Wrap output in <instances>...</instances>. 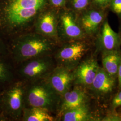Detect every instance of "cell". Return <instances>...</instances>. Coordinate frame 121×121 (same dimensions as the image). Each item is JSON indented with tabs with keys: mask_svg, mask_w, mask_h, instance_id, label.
<instances>
[{
	"mask_svg": "<svg viewBox=\"0 0 121 121\" xmlns=\"http://www.w3.org/2000/svg\"><path fill=\"white\" fill-rule=\"evenodd\" d=\"M48 0H0V37L8 44L20 35L33 31Z\"/></svg>",
	"mask_w": 121,
	"mask_h": 121,
	"instance_id": "obj_1",
	"label": "cell"
},
{
	"mask_svg": "<svg viewBox=\"0 0 121 121\" xmlns=\"http://www.w3.org/2000/svg\"><path fill=\"white\" fill-rule=\"evenodd\" d=\"M58 42L33 31L13 39L8 44L9 56L16 63L49 55Z\"/></svg>",
	"mask_w": 121,
	"mask_h": 121,
	"instance_id": "obj_2",
	"label": "cell"
},
{
	"mask_svg": "<svg viewBox=\"0 0 121 121\" xmlns=\"http://www.w3.org/2000/svg\"><path fill=\"white\" fill-rule=\"evenodd\" d=\"M25 91L26 88L22 83L14 82L0 91V108L3 121L16 120L22 116Z\"/></svg>",
	"mask_w": 121,
	"mask_h": 121,
	"instance_id": "obj_3",
	"label": "cell"
},
{
	"mask_svg": "<svg viewBox=\"0 0 121 121\" xmlns=\"http://www.w3.org/2000/svg\"><path fill=\"white\" fill-rule=\"evenodd\" d=\"M60 98L46 81L35 82L26 88L25 99L29 107L57 111Z\"/></svg>",
	"mask_w": 121,
	"mask_h": 121,
	"instance_id": "obj_4",
	"label": "cell"
},
{
	"mask_svg": "<svg viewBox=\"0 0 121 121\" xmlns=\"http://www.w3.org/2000/svg\"><path fill=\"white\" fill-rule=\"evenodd\" d=\"M57 31L60 43L88 38L80 25L78 13L68 7L59 10Z\"/></svg>",
	"mask_w": 121,
	"mask_h": 121,
	"instance_id": "obj_5",
	"label": "cell"
},
{
	"mask_svg": "<svg viewBox=\"0 0 121 121\" xmlns=\"http://www.w3.org/2000/svg\"><path fill=\"white\" fill-rule=\"evenodd\" d=\"M87 39L62 43L63 44L57 50L55 56L59 65L70 69L75 68L89 49Z\"/></svg>",
	"mask_w": 121,
	"mask_h": 121,
	"instance_id": "obj_6",
	"label": "cell"
},
{
	"mask_svg": "<svg viewBox=\"0 0 121 121\" xmlns=\"http://www.w3.org/2000/svg\"><path fill=\"white\" fill-rule=\"evenodd\" d=\"M19 73L29 80H37L48 77L54 68L52 57L48 55L39 56L24 62Z\"/></svg>",
	"mask_w": 121,
	"mask_h": 121,
	"instance_id": "obj_7",
	"label": "cell"
},
{
	"mask_svg": "<svg viewBox=\"0 0 121 121\" xmlns=\"http://www.w3.org/2000/svg\"><path fill=\"white\" fill-rule=\"evenodd\" d=\"M59 10L50 5L43 9L36 18L33 31L60 43L57 31Z\"/></svg>",
	"mask_w": 121,
	"mask_h": 121,
	"instance_id": "obj_8",
	"label": "cell"
},
{
	"mask_svg": "<svg viewBox=\"0 0 121 121\" xmlns=\"http://www.w3.org/2000/svg\"><path fill=\"white\" fill-rule=\"evenodd\" d=\"M107 9L97 8L91 4L89 7L77 13L79 21L88 38L95 37L104 20Z\"/></svg>",
	"mask_w": 121,
	"mask_h": 121,
	"instance_id": "obj_9",
	"label": "cell"
},
{
	"mask_svg": "<svg viewBox=\"0 0 121 121\" xmlns=\"http://www.w3.org/2000/svg\"><path fill=\"white\" fill-rule=\"evenodd\" d=\"M52 89L60 96L69 90L74 81L71 69L59 65L54 68L46 80Z\"/></svg>",
	"mask_w": 121,
	"mask_h": 121,
	"instance_id": "obj_10",
	"label": "cell"
},
{
	"mask_svg": "<svg viewBox=\"0 0 121 121\" xmlns=\"http://www.w3.org/2000/svg\"><path fill=\"white\" fill-rule=\"evenodd\" d=\"M95 37L98 47L103 52L120 49L121 45L120 36L112 30L107 18L100 26Z\"/></svg>",
	"mask_w": 121,
	"mask_h": 121,
	"instance_id": "obj_11",
	"label": "cell"
},
{
	"mask_svg": "<svg viewBox=\"0 0 121 121\" xmlns=\"http://www.w3.org/2000/svg\"><path fill=\"white\" fill-rule=\"evenodd\" d=\"M82 86L77 85L60 96L57 112L60 117L64 112L86 104L87 96Z\"/></svg>",
	"mask_w": 121,
	"mask_h": 121,
	"instance_id": "obj_12",
	"label": "cell"
},
{
	"mask_svg": "<svg viewBox=\"0 0 121 121\" xmlns=\"http://www.w3.org/2000/svg\"><path fill=\"white\" fill-rule=\"evenodd\" d=\"M99 67L97 61L94 58L83 60L78 64L73 72V82L80 86H90Z\"/></svg>",
	"mask_w": 121,
	"mask_h": 121,
	"instance_id": "obj_13",
	"label": "cell"
},
{
	"mask_svg": "<svg viewBox=\"0 0 121 121\" xmlns=\"http://www.w3.org/2000/svg\"><path fill=\"white\" fill-rule=\"evenodd\" d=\"M115 85V78L99 67L97 73L90 87L95 93L104 95L111 92Z\"/></svg>",
	"mask_w": 121,
	"mask_h": 121,
	"instance_id": "obj_14",
	"label": "cell"
},
{
	"mask_svg": "<svg viewBox=\"0 0 121 121\" xmlns=\"http://www.w3.org/2000/svg\"><path fill=\"white\" fill-rule=\"evenodd\" d=\"M121 62V52L119 50L103 52L102 63L104 70L116 78Z\"/></svg>",
	"mask_w": 121,
	"mask_h": 121,
	"instance_id": "obj_15",
	"label": "cell"
},
{
	"mask_svg": "<svg viewBox=\"0 0 121 121\" xmlns=\"http://www.w3.org/2000/svg\"><path fill=\"white\" fill-rule=\"evenodd\" d=\"M9 56L0 57V92L14 82V74Z\"/></svg>",
	"mask_w": 121,
	"mask_h": 121,
	"instance_id": "obj_16",
	"label": "cell"
},
{
	"mask_svg": "<svg viewBox=\"0 0 121 121\" xmlns=\"http://www.w3.org/2000/svg\"><path fill=\"white\" fill-rule=\"evenodd\" d=\"M50 112L44 108L29 107L24 108L22 119L25 121H53L54 118Z\"/></svg>",
	"mask_w": 121,
	"mask_h": 121,
	"instance_id": "obj_17",
	"label": "cell"
},
{
	"mask_svg": "<svg viewBox=\"0 0 121 121\" xmlns=\"http://www.w3.org/2000/svg\"><path fill=\"white\" fill-rule=\"evenodd\" d=\"M63 121H86L90 120L91 112L86 104L64 112L60 117Z\"/></svg>",
	"mask_w": 121,
	"mask_h": 121,
	"instance_id": "obj_18",
	"label": "cell"
},
{
	"mask_svg": "<svg viewBox=\"0 0 121 121\" xmlns=\"http://www.w3.org/2000/svg\"><path fill=\"white\" fill-rule=\"evenodd\" d=\"M91 5V0H69L67 7L77 13H79Z\"/></svg>",
	"mask_w": 121,
	"mask_h": 121,
	"instance_id": "obj_19",
	"label": "cell"
},
{
	"mask_svg": "<svg viewBox=\"0 0 121 121\" xmlns=\"http://www.w3.org/2000/svg\"><path fill=\"white\" fill-rule=\"evenodd\" d=\"M108 9L121 19V0H111Z\"/></svg>",
	"mask_w": 121,
	"mask_h": 121,
	"instance_id": "obj_20",
	"label": "cell"
},
{
	"mask_svg": "<svg viewBox=\"0 0 121 121\" xmlns=\"http://www.w3.org/2000/svg\"><path fill=\"white\" fill-rule=\"evenodd\" d=\"M69 0H48L50 6L55 8L60 9L67 7Z\"/></svg>",
	"mask_w": 121,
	"mask_h": 121,
	"instance_id": "obj_21",
	"label": "cell"
},
{
	"mask_svg": "<svg viewBox=\"0 0 121 121\" xmlns=\"http://www.w3.org/2000/svg\"><path fill=\"white\" fill-rule=\"evenodd\" d=\"M111 0H91V4L97 8L107 9Z\"/></svg>",
	"mask_w": 121,
	"mask_h": 121,
	"instance_id": "obj_22",
	"label": "cell"
},
{
	"mask_svg": "<svg viewBox=\"0 0 121 121\" xmlns=\"http://www.w3.org/2000/svg\"><path fill=\"white\" fill-rule=\"evenodd\" d=\"M9 56V53L8 45L0 37V57Z\"/></svg>",
	"mask_w": 121,
	"mask_h": 121,
	"instance_id": "obj_23",
	"label": "cell"
},
{
	"mask_svg": "<svg viewBox=\"0 0 121 121\" xmlns=\"http://www.w3.org/2000/svg\"><path fill=\"white\" fill-rule=\"evenodd\" d=\"M121 106V91L117 93L113 98L112 106L113 109Z\"/></svg>",
	"mask_w": 121,
	"mask_h": 121,
	"instance_id": "obj_24",
	"label": "cell"
},
{
	"mask_svg": "<svg viewBox=\"0 0 121 121\" xmlns=\"http://www.w3.org/2000/svg\"><path fill=\"white\" fill-rule=\"evenodd\" d=\"M117 76L118 77V86H119V88L121 90V62L118 69Z\"/></svg>",
	"mask_w": 121,
	"mask_h": 121,
	"instance_id": "obj_25",
	"label": "cell"
},
{
	"mask_svg": "<svg viewBox=\"0 0 121 121\" xmlns=\"http://www.w3.org/2000/svg\"><path fill=\"white\" fill-rule=\"evenodd\" d=\"M0 121H3V118L1 116V108H0Z\"/></svg>",
	"mask_w": 121,
	"mask_h": 121,
	"instance_id": "obj_26",
	"label": "cell"
},
{
	"mask_svg": "<svg viewBox=\"0 0 121 121\" xmlns=\"http://www.w3.org/2000/svg\"><path fill=\"white\" fill-rule=\"evenodd\" d=\"M119 35L120 36V39H121V24L120 25V27H119V32L118 33Z\"/></svg>",
	"mask_w": 121,
	"mask_h": 121,
	"instance_id": "obj_27",
	"label": "cell"
}]
</instances>
